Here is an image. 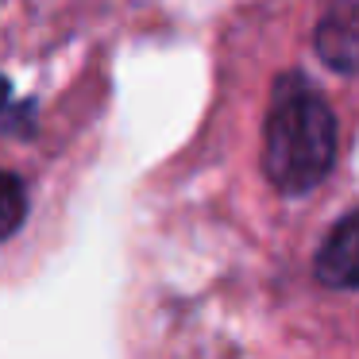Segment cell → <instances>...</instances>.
Here are the masks:
<instances>
[{
  "label": "cell",
  "instance_id": "2",
  "mask_svg": "<svg viewBox=\"0 0 359 359\" xmlns=\"http://www.w3.org/2000/svg\"><path fill=\"white\" fill-rule=\"evenodd\" d=\"M317 278L332 290L359 286V217L348 212L317 251Z\"/></svg>",
  "mask_w": 359,
  "mask_h": 359
},
{
  "label": "cell",
  "instance_id": "5",
  "mask_svg": "<svg viewBox=\"0 0 359 359\" xmlns=\"http://www.w3.org/2000/svg\"><path fill=\"white\" fill-rule=\"evenodd\" d=\"M8 97H12V89H8V81L0 78V109H4V104H8Z\"/></svg>",
  "mask_w": 359,
  "mask_h": 359
},
{
  "label": "cell",
  "instance_id": "1",
  "mask_svg": "<svg viewBox=\"0 0 359 359\" xmlns=\"http://www.w3.org/2000/svg\"><path fill=\"white\" fill-rule=\"evenodd\" d=\"M336 158V116L317 93H286L274 101L263 132V170L282 194H309Z\"/></svg>",
  "mask_w": 359,
  "mask_h": 359
},
{
  "label": "cell",
  "instance_id": "3",
  "mask_svg": "<svg viewBox=\"0 0 359 359\" xmlns=\"http://www.w3.org/2000/svg\"><path fill=\"white\" fill-rule=\"evenodd\" d=\"M317 50L332 70L351 74L359 58V24H355V4L351 0H336L325 12L317 27Z\"/></svg>",
  "mask_w": 359,
  "mask_h": 359
},
{
  "label": "cell",
  "instance_id": "4",
  "mask_svg": "<svg viewBox=\"0 0 359 359\" xmlns=\"http://www.w3.org/2000/svg\"><path fill=\"white\" fill-rule=\"evenodd\" d=\"M27 217V194L16 174L0 170V240H8Z\"/></svg>",
  "mask_w": 359,
  "mask_h": 359
}]
</instances>
